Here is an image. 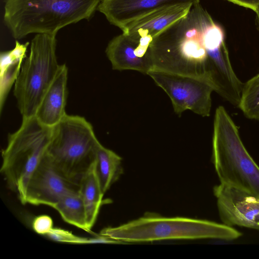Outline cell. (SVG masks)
<instances>
[{
	"label": "cell",
	"instance_id": "1",
	"mask_svg": "<svg viewBox=\"0 0 259 259\" xmlns=\"http://www.w3.org/2000/svg\"><path fill=\"white\" fill-rule=\"evenodd\" d=\"M213 21L200 2L193 4L185 17L152 41L154 67L206 79L209 58L205 31Z\"/></svg>",
	"mask_w": 259,
	"mask_h": 259
},
{
	"label": "cell",
	"instance_id": "2",
	"mask_svg": "<svg viewBox=\"0 0 259 259\" xmlns=\"http://www.w3.org/2000/svg\"><path fill=\"white\" fill-rule=\"evenodd\" d=\"M101 0H4V20L15 39L31 33L56 34L63 27L89 20Z\"/></svg>",
	"mask_w": 259,
	"mask_h": 259
},
{
	"label": "cell",
	"instance_id": "3",
	"mask_svg": "<svg viewBox=\"0 0 259 259\" xmlns=\"http://www.w3.org/2000/svg\"><path fill=\"white\" fill-rule=\"evenodd\" d=\"M100 234L121 243L165 240L217 239L233 240L242 233L224 224L185 217H165L146 212L137 219L103 229Z\"/></svg>",
	"mask_w": 259,
	"mask_h": 259
},
{
	"label": "cell",
	"instance_id": "4",
	"mask_svg": "<svg viewBox=\"0 0 259 259\" xmlns=\"http://www.w3.org/2000/svg\"><path fill=\"white\" fill-rule=\"evenodd\" d=\"M212 150V160L220 183L243 189L259 199V166L222 106L215 112Z\"/></svg>",
	"mask_w": 259,
	"mask_h": 259
},
{
	"label": "cell",
	"instance_id": "5",
	"mask_svg": "<svg viewBox=\"0 0 259 259\" xmlns=\"http://www.w3.org/2000/svg\"><path fill=\"white\" fill-rule=\"evenodd\" d=\"M52 135V127L33 116L22 118L20 127L8 135L1 172L22 203L30 176L47 154Z\"/></svg>",
	"mask_w": 259,
	"mask_h": 259
},
{
	"label": "cell",
	"instance_id": "6",
	"mask_svg": "<svg viewBox=\"0 0 259 259\" xmlns=\"http://www.w3.org/2000/svg\"><path fill=\"white\" fill-rule=\"evenodd\" d=\"M100 144L93 126L84 117L66 114L52 127L47 155L65 178L79 185L95 162Z\"/></svg>",
	"mask_w": 259,
	"mask_h": 259
},
{
	"label": "cell",
	"instance_id": "7",
	"mask_svg": "<svg viewBox=\"0 0 259 259\" xmlns=\"http://www.w3.org/2000/svg\"><path fill=\"white\" fill-rule=\"evenodd\" d=\"M56 36V34L37 33L31 40L29 56L23 61L14 88L22 118L35 116L58 70Z\"/></svg>",
	"mask_w": 259,
	"mask_h": 259
},
{
	"label": "cell",
	"instance_id": "8",
	"mask_svg": "<svg viewBox=\"0 0 259 259\" xmlns=\"http://www.w3.org/2000/svg\"><path fill=\"white\" fill-rule=\"evenodd\" d=\"M171 100L178 115L187 110L202 116H209L213 88L205 79L154 67L147 74Z\"/></svg>",
	"mask_w": 259,
	"mask_h": 259
},
{
	"label": "cell",
	"instance_id": "9",
	"mask_svg": "<svg viewBox=\"0 0 259 259\" xmlns=\"http://www.w3.org/2000/svg\"><path fill=\"white\" fill-rule=\"evenodd\" d=\"M79 189V185L65 178L47 154L28 180L22 204L53 207L64 195Z\"/></svg>",
	"mask_w": 259,
	"mask_h": 259
},
{
	"label": "cell",
	"instance_id": "10",
	"mask_svg": "<svg viewBox=\"0 0 259 259\" xmlns=\"http://www.w3.org/2000/svg\"><path fill=\"white\" fill-rule=\"evenodd\" d=\"M219 214L223 224L255 229L259 215V199L249 192L226 184L213 188Z\"/></svg>",
	"mask_w": 259,
	"mask_h": 259
},
{
	"label": "cell",
	"instance_id": "11",
	"mask_svg": "<svg viewBox=\"0 0 259 259\" xmlns=\"http://www.w3.org/2000/svg\"><path fill=\"white\" fill-rule=\"evenodd\" d=\"M194 4H179L155 10L130 24L122 30V33L150 47L159 34L185 17Z\"/></svg>",
	"mask_w": 259,
	"mask_h": 259
},
{
	"label": "cell",
	"instance_id": "12",
	"mask_svg": "<svg viewBox=\"0 0 259 259\" xmlns=\"http://www.w3.org/2000/svg\"><path fill=\"white\" fill-rule=\"evenodd\" d=\"M105 52L113 70H132L147 74L154 67L151 47L123 33L113 38Z\"/></svg>",
	"mask_w": 259,
	"mask_h": 259
},
{
	"label": "cell",
	"instance_id": "13",
	"mask_svg": "<svg viewBox=\"0 0 259 259\" xmlns=\"http://www.w3.org/2000/svg\"><path fill=\"white\" fill-rule=\"evenodd\" d=\"M200 0H101L97 10L121 30L134 21L160 8Z\"/></svg>",
	"mask_w": 259,
	"mask_h": 259
},
{
	"label": "cell",
	"instance_id": "14",
	"mask_svg": "<svg viewBox=\"0 0 259 259\" xmlns=\"http://www.w3.org/2000/svg\"><path fill=\"white\" fill-rule=\"evenodd\" d=\"M68 69L60 65L51 84L45 93L35 116L42 124L53 127L67 114Z\"/></svg>",
	"mask_w": 259,
	"mask_h": 259
},
{
	"label": "cell",
	"instance_id": "15",
	"mask_svg": "<svg viewBox=\"0 0 259 259\" xmlns=\"http://www.w3.org/2000/svg\"><path fill=\"white\" fill-rule=\"evenodd\" d=\"M29 42L20 44L16 40L11 50L2 52L0 54V112L13 84L16 82L26 57Z\"/></svg>",
	"mask_w": 259,
	"mask_h": 259
},
{
	"label": "cell",
	"instance_id": "16",
	"mask_svg": "<svg viewBox=\"0 0 259 259\" xmlns=\"http://www.w3.org/2000/svg\"><path fill=\"white\" fill-rule=\"evenodd\" d=\"M79 191L85 206L90 231L97 220L104 194L97 174L96 161L81 180Z\"/></svg>",
	"mask_w": 259,
	"mask_h": 259
},
{
	"label": "cell",
	"instance_id": "17",
	"mask_svg": "<svg viewBox=\"0 0 259 259\" xmlns=\"http://www.w3.org/2000/svg\"><path fill=\"white\" fill-rule=\"evenodd\" d=\"M96 165L101 187L105 194L123 172L122 158L101 144L96 153Z\"/></svg>",
	"mask_w": 259,
	"mask_h": 259
},
{
	"label": "cell",
	"instance_id": "18",
	"mask_svg": "<svg viewBox=\"0 0 259 259\" xmlns=\"http://www.w3.org/2000/svg\"><path fill=\"white\" fill-rule=\"evenodd\" d=\"M53 208L67 223L89 231L85 208L79 190L64 195Z\"/></svg>",
	"mask_w": 259,
	"mask_h": 259
},
{
	"label": "cell",
	"instance_id": "19",
	"mask_svg": "<svg viewBox=\"0 0 259 259\" xmlns=\"http://www.w3.org/2000/svg\"><path fill=\"white\" fill-rule=\"evenodd\" d=\"M238 107L248 118L259 120V73L243 84Z\"/></svg>",
	"mask_w": 259,
	"mask_h": 259
},
{
	"label": "cell",
	"instance_id": "20",
	"mask_svg": "<svg viewBox=\"0 0 259 259\" xmlns=\"http://www.w3.org/2000/svg\"><path fill=\"white\" fill-rule=\"evenodd\" d=\"M45 236L54 241L72 244H87L88 238L76 236L64 229L53 228Z\"/></svg>",
	"mask_w": 259,
	"mask_h": 259
},
{
	"label": "cell",
	"instance_id": "21",
	"mask_svg": "<svg viewBox=\"0 0 259 259\" xmlns=\"http://www.w3.org/2000/svg\"><path fill=\"white\" fill-rule=\"evenodd\" d=\"M32 228L37 234L45 235L53 227L52 218L47 215H41L36 217L32 221Z\"/></svg>",
	"mask_w": 259,
	"mask_h": 259
},
{
	"label": "cell",
	"instance_id": "22",
	"mask_svg": "<svg viewBox=\"0 0 259 259\" xmlns=\"http://www.w3.org/2000/svg\"><path fill=\"white\" fill-rule=\"evenodd\" d=\"M237 5L256 11L259 7V0H227Z\"/></svg>",
	"mask_w": 259,
	"mask_h": 259
},
{
	"label": "cell",
	"instance_id": "23",
	"mask_svg": "<svg viewBox=\"0 0 259 259\" xmlns=\"http://www.w3.org/2000/svg\"><path fill=\"white\" fill-rule=\"evenodd\" d=\"M255 221L257 224V227H256V230H259V215L256 217Z\"/></svg>",
	"mask_w": 259,
	"mask_h": 259
},
{
	"label": "cell",
	"instance_id": "24",
	"mask_svg": "<svg viewBox=\"0 0 259 259\" xmlns=\"http://www.w3.org/2000/svg\"><path fill=\"white\" fill-rule=\"evenodd\" d=\"M255 12L256 13L257 17V18H258V22H259V7L257 8V10H256V11Z\"/></svg>",
	"mask_w": 259,
	"mask_h": 259
}]
</instances>
